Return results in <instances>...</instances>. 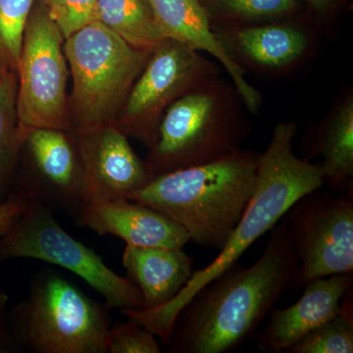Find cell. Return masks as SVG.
<instances>
[{
  "mask_svg": "<svg viewBox=\"0 0 353 353\" xmlns=\"http://www.w3.org/2000/svg\"><path fill=\"white\" fill-rule=\"evenodd\" d=\"M259 157L240 148L209 163L158 175L128 199L168 216L190 241L220 250L252 199Z\"/></svg>",
  "mask_w": 353,
  "mask_h": 353,
  "instance_id": "3957f363",
  "label": "cell"
},
{
  "mask_svg": "<svg viewBox=\"0 0 353 353\" xmlns=\"http://www.w3.org/2000/svg\"><path fill=\"white\" fill-rule=\"evenodd\" d=\"M16 95L17 75L14 70H4L0 75V196L18 148L24 143L18 132Z\"/></svg>",
  "mask_w": 353,
  "mask_h": 353,
  "instance_id": "44dd1931",
  "label": "cell"
},
{
  "mask_svg": "<svg viewBox=\"0 0 353 353\" xmlns=\"http://www.w3.org/2000/svg\"><path fill=\"white\" fill-rule=\"evenodd\" d=\"M64 38L46 8L30 14L17 68L16 114L21 139L32 130L68 127Z\"/></svg>",
  "mask_w": 353,
  "mask_h": 353,
  "instance_id": "ba28073f",
  "label": "cell"
},
{
  "mask_svg": "<svg viewBox=\"0 0 353 353\" xmlns=\"http://www.w3.org/2000/svg\"><path fill=\"white\" fill-rule=\"evenodd\" d=\"M155 334L141 324L129 321L114 325L109 330V353H160Z\"/></svg>",
  "mask_w": 353,
  "mask_h": 353,
  "instance_id": "cb8c5ba5",
  "label": "cell"
},
{
  "mask_svg": "<svg viewBox=\"0 0 353 353\" xmlns=\"http://www.w3.org/2000/svg\"><path fill=\"white\" fill-rule=\"evenodd\" d=\"M218 72L217 66L199 51L174 39H162L153 48L123 105V132L152 148L166 109Z\"/></svg>",
  "mask_w": 353,
  "mask_h": 353,
  "instance_id": "30bf717a",
  "label": "cell"
},
{
  "mask_svg": "<svg viewBox=\"0 0 353 353\" xmlns=\"http://www.w3.org/2000/svg\"><path fill=\"white\" fill-rule=\"evenodd\" d=\"M108 306L88 296L61 276L34 279L29 296L15 309L16 330L38 353H108Z\"/></svg>",
  "mask_w": 353,
  "mask_h": 353,
  "instance_id": "8992f818",
  "label": "cell"
},
{
  "mask_svg": "<svg viewBox=\"0 0 353 353\" xmlns=\"http://www.w3.org/2000/svg\"><path fill=\"white\" fill-rule=\"evenodd\" d=\"M78 148L90 202L128 199L155 178L126 134L112 125L79 132Z\"/></svg>",
  "mask_w": 353,
  "mask_h": 353,
  "instance_id": "7c38bea8",
  "label": "cell"
},
{
  "mask_svg": "<svg viewBox=\"0 0 353 353\" xmlns=\"http://www.w3.org/2000/svg\"><path fill=\"white\" fill-rule=\"evenodd\" d=\"M296 130L292 121L279 123L274 128L266 150L260 154L252 199L218 256L201 270L194 271L187 285L169 303L153 309H123V314L159 336L165 345L183 307L206 285L234 266L296 201L324 185L321 164L311 163L294 153Z\"/></svg>",
  "mask_w": 353,
  "mask_h": 353,
  "instance_id": "7a4b0ae2",
  "label": "cell"
},
{
  "mask_svg": "<svg viewBox=\"0 0 353 353\" xmlns=\"http://www.w3.org/2000/svg\"><path fill=\"white\" fill-rule=\"evenodd\" d=\"M12 259L41 260L76 274L103 296L109 308H145L138 288L109 268L94 250L72 238L53 217L52 210L39 202H29L17 222L0 238V260Z\"/></svg>",
  "mask_w": 353,
  "mask_h": 353,
  "instance_id": "52a82bcc",
  "label": "cell"
},
{
  "mask_svg": "<svg viewBox=\"0 0 353 353\" xmlns=\"http://www.w3.org/2000/svg\"><path fill=\"white\" fill-rule=\"evenodd\" d=\"M252 266L236 264L206 285L181 311L165 345L172 352L224 353L248 340L296 282L299 259L284 223L271 230Z\"/></svg>",
  "mask_w": 353,
  "mask_h": 353,
  "instance_id": "6da1fadb",
  "label": "cell"
},
{
  "mask_svg": "<svg viewBox=\"0 0 353 353\" xmlns=\"http://www.w3.org/2000/svg\"><path fill=\"white\" fill-rule=\"evenodd\" d=\"M325 183L334 190L347 189L353 176V97L347 95L336 106L317 143Z\"/></svg>",
  "mask_w": 353,
  "mask_h": 353,
  "instance_id": "ac0fdd59",
  "label": "cell"
},
{
  "mask_svg": "<svg viewBox=\"0 0 353 353\" xmlns=\"http://www.w3.org/2000/svg\"><path fill=\"white\" fill-rule=\"evenodd\" d=\"M352 273L316 279L303 285V296L284 309H273L257 338L262 352H288L304 336L340 313L341 301L352 289Z\"/></svg>",
  "mask_w": 353,
  "mask_h": 353,
  "instance_id": "5bb4252c",
  "label": "cell"
},
{
  "mask_svg": "<svg viewBox=\"0 0 353 353\" xmlns=\"http://www.w3.org/2000/svg\"><path fill=\"white\" fill-rule=\"evenodd\" d=\"M9 69L8 67L6 66V64H4V62L2 61L1 58H0V75H1L2 73H3L4 70Z\"/></svg>",
  "mask_w": 353,
  "mask_h": 353,
  "instance_id": "83f0119b",
  "label": "cell"
},
{
  "mask_svg": "<svg viewBox=\"0 0 353 353\" xmlns=\"http://www.w3.org/2000/svg\"><path fill=\"white\" fill-rule=\"evenodd\" d=\"M223 12L245 20H262L292 12L296 0H217Z\"/></svg>",
  "mask_w": 353,
  "mask_h": 353,
  "instance_id": "d4e9b609",
  "label": "cell"
},
{
  "mask_svg": "<svg viewBox=\"0 0 353 353\" xmlns=\"http://www.w3.org/2000/svg\"><path fill=\"white\" fill-rule=\"evenodd\" d=\"M97 21L138 50L152 51L163 39L148 0H97Z\"/></svg>",
  "mask_w": 353,
  "mask_h": 353,
  "instance_id": "d6986e66",
  "label": "cell"
},
{
  "mask_svg": "<svg viewBox=\"0 0 353 353\" xmlns=\"http://www.w3.org/2000/svg\"><path fill=\"white\" fill-rule=\"evenodd\" d=\"M308 1L316 11L323 12L328 9L332 0H308Z\"/></svg>",
  "mask_w": 353,
  "mask_h": 353,
  "instance_id": "4316f807",
  "label": "cell"
},
{
  "mask_svg": "<svg viewBox=\"0 0 353 353\" xmlns=\"http://www.w3.org/2000/svg\"><path fill=\"white\" fill-rule=\"evenodd\" d=\"M81 227L111 234L127 245L183 248L190 241L180 225L157 209L129 199L90 202L77 217Z\"/></svg>",
  "mask_w": 353,
  "mask_h": 353,
  "instance_id": "9a60e30c",
  "label": "cell"
},
{
  "mask_svg": "<svg viewBox=\"0 0 353 353\" xmlns=\"http://www.w3.org/2000/svg\"><path fill=\"white\" fill-rule=\"evenodd\" d=\"M79 132L112 125L152 51L138 50L99 21L65 39Z\"/></svg>",
  "mask_w": 353,
  "mask_h": 353,
  "instance_id": "5b68a950",
  "label": "cell"
},
{
  "mask_svg": "<svg viewBox=\"0 0 353 353\" xmlns=\"http://www.w3.org/2000/svg\"><path fill=\"white\" fill-rule=\"evenodd\" d=\"M315 192L296 201L283 222L299 259V285L353 272L352 185L338 196Z\"/></svg>",
  "mask_w": 353,
  "mask_h": 353,
  "instance_id": "9c48e42d",
  "label": "cell"
},
{
  "mask_svg": "<svg viewBox=\"0 0 353 353\" xmlns=\"http://www.w3.org/2000/svg\"><path fill=\"white\" fill-rule=\"evenodd\" d=\"M64 39L97 21V0H41Z\"/></svg>",
  "mask_w": 353,
  "mask_h": 353,
  "instance_id": "603a6c76",
  "label": "cell"
},
{
  "mask_svg": "<svg viewBox=\"0 0 353 353\" xmlns=\"http://www.w3.org/2000/svg\"><path fill=\"white\" fill-rule=\"evenodd\" d=\"M123 265L127 278L143 296V309L172 301L194 274V259L183 248L126 245Z\"/></svg>",
  "mask_w": 353,
  "mask_h": 353,
  "instance_id": "2e32d148",
  "label": "cell"
},
{
  "mask_svg": "<svg viewBox=\"0 0 353 353\" xmlns=\"http://www.w3.org/2000/svg\"><path fill=\"white\" fill-rule=\"evenodd\" d=\"M162 38L180 41L218 60L229 74L241 101L250 112L256 113L261 97L248 82L245 70L221 43L213 32L210 16L201 0H148Z\"/></svg>",
  "mask_w": 353,
  "mask_h": 353,
  "instance_id": "4fadbf2b",
  "label": "cell"
},
{
  "mask_svg": "<svg viewBox=\"0 0 353 353\" xmlns=\"http://www.w3.org/2000/svg\"><path fill=\"white\" fill-rule=\"evenodd\" d=\"M233 83L219 74L166 109L146 161L154 176L215 161L240 150L250 124Z\"/></svg>",
  "mask_w": 353,
  "mask_h": 353,
  "instance_id": "277c9868",
  "label": "cell"
},
{
  "mask_svg": "<svg viewBox=\"0 0 353 353\" xmlns=\"http://www.w3.org/2000/svg\"><path fill=\"white\" fill-rule=\"evenodd\" d=\"M28 205L29 201L18 194H13L6 201L0 202V238L17 222Z\"/></svg>",
  "mask_w": 353,
  "mask_h": 353,
  "instance_id": "484cf974",
  "label": "cell"
},
{
  "mask_svg": "<svg viewBox=\"0 0 353 353\" xmlns=\"http://www.w3.org/2000/svg\"><path fill=\"white\" fill-rule=\"evenodd\" d=\"M34 0H0V58L16 71Z\"/></svg>",
  "mask_w": 353,
  "mask_h": 353,
  "instance_id": "7402d4cb",
  "label": "cell"
},
{
  "mask_svg": "<svg viewBox=\"0 0 353 353\" xmlns=\"http://www.w3.org/2000/svg\"><path fill=\"white\" fill-rule=\"evenodd\" d=\"M352 290L341 301V309L333 319L304 336L288 350L290 353H352L353 316Z\"/></svg>",
  "mask_w": 353,
  "mask_h": 353,
  "instance_id": "ffe728a7",
  "label": "cell"
},
{
  "mask_svg": "<svg viewBox=\"0 0 353 353\" xmlns=\"http://www.w3.org/2000/svg\"><path fill=\"white\" fill-rule=\"evenodd\" d=\"M216 36L232 57L238 55L252 66L270 71L296 63L309 46L307 34L289 24L238 28Z\"/></svg>",
  "mask_w": 353,
  "mask_h": 353,
  "instance_id": "e0dca14e",
  "label": "cell"
},
{
  "mask_svg": "<svg viewBox=\"0 0 353 353\" xmlns=\"http://www.w3.org/2000/svg\"><path fill=\"white\" fill-rule=\"evenodd\" d=\"M23 145L27 146L39 176V185L26 199L74 213L78 217L90 202L78 146L61 130L46 128L32 130Z\"/></svg>",
  "mask_w": 353,
  "mask_h": 353,
  "instance_id": "8fae6325",
  "label": "cell"
},
{
  "mask_svg": "<svg viewBox=\"0 0 353 353\" xmlns=\"http://www.w3.org/2000/svg\"><path fill=\"white\" fill-rule=\"evenodd\" d=\"M4 303H6V299H4V296L2 294H0V313H1L2 309H3Z\"/></svg>",
  "mask_w": 353,
  "mask_h": 353,
  "instance_id": "f1b7e54d",
  "label": "cell"
}]
</instances>
